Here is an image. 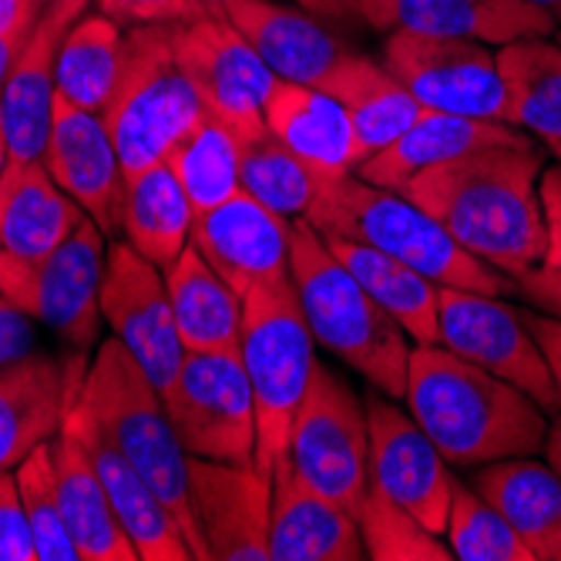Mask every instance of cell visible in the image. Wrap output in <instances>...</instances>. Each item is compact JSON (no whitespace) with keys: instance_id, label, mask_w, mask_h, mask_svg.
I'll list each match as a JSON object with an SVG mask.
<instances>
[{"instance_id":"603a6c76","label":"cell","mask_w":561,"mask_h":561,"mask_svg":"<svg viewBox=\"0 0 561 561\" xmlns=\"http://www.w3.org/2000/svg\"><path fill=\"white\" fill-rule=\"evenodd\" d=\"M226 18L283 81L320 88L327 75L353 50L317 14L306 8L276 4V0H232Z\"/></svg>"},{"instance_id":"836d02e7","label":"cell","mask_w":561,"mask_h":561,"mask_svg":"<svg viewBox=\"0 0 561 561\" xmlns=\"http://www.w3.org/2000/svg\"><path fill=\"white\" fill-rule=\"evenodd\" d=\"M327 239V236H323ZM333 256L356 276L383 310L407 330L414 343H437V299L440 286L421 276L417 270L403 266L387 252L350 242V239H327Z\"/></svg>"},{"instance_id":"f5cc1de1","label":"cell","mask_w":561,"mask_h":561,"mask_svg":"<svg viewBox=\"0 0 561 561\" xmlns=\"http://www.w3.org/2000/svg\"><path fill=\"white\" fill-rule=\"evenodd\" d=\"M195 4L202 11H209V14H226V8L232 4V0H195Z\"/></svg>"},{"instance_id":"db71d44e","label":"cell","mask_w":561,"mask_h":561,"mask_svg":"<svg viewBox=\"0 0 561 561\" xmlns=\"http://www.w3.org/2000/svg\"><path fill=\"white\" fill-rule=\"evenodd\" d=\"M8 159H11V148H8V138H4V125H0V172H4Z\"/></svg>"},{"instance_id":"52a82bcc","label":"cell","mask_w":561,"mask_h":561,"mask_svg":"<svg viewBox=\"0 0 561 561\" xmlns=\"http://www.w3.org/2000/svg\"><path fill=\"white\" fill-rule=\"evenodd\" d=\"M202 101L175 61L172 24L131 27L118 91L101 115L112 131L125 175L159 165L202 118Z\"/></svg>"},{"instance_id":"681fc988","label":"cell","mask_w":561,"mask_h":561,"mask_svg":"<svg viewBox=\"0 0 561 561\" xmlns=\"http://www.w3.org/2000/svg\"><path fill=\"white\" fill-rule=\"evenodd\" d=\"M31 31H34V27H31ZM31 31H27V34H31ZM27 34H0V98H4L11 68H14V61H18V50H21V44L27 41Z\"/></svg>"},{"instance_id":"f35d334b","label":"cell","mask_w":561,"mask_h":561,"mask_svg":"<svg viewBox=\"0 0 561 561\" xmlns=\"http://www.w3.org/2000/svg\"><path fill=\"white\" fill-rule=\"evenodd\" d=\"M356 522H360L364 551L374 561H454L447 541H440L437 531L421 525L407 507H400L374 484L360 501Z\"/></svg>"},{"instance_id":"5bb4252c","label":"cell","mask_w":561,"mask_h":561,"mask_svg":"<svg viewBox=\"0 0 561 561\" xmlns=\"http://www.w3.org/2000/svg\"><path fill=\"white\" fill-rule=\"evenodd\" d=\"M101 317L165 397L185 360L165 270L148 263L131 242H112L101 276Z\"/></svg>"},{"instance_id":"277c9868","label":"cell","mask_w":561,"mask_h":561,"mask_svg":"<svg viewBox=\"0 0 561 561\" xmlns=\"http://www.w3.org/2000/svg\"><path fill=\"white\" fill-rule=\"evenodd\" d=\"M289 279L313 340L360 374L370 390L403 400L411 370V336L333 256L310 219H293Z\"/></svg>"},{"instance_id":"ee69618b","label":"cell","mask_w":561,"mask_h":561,"mask_svg":"<svg viewBox=\"0 0 561 561\" xmlns=\"http://www.w3.org/2000/svg\"><path fill=\"white\" fill-rule=\"evenodd\" d=\"M34 340H37L34 317H27L18 302H11L4 293H0V370L37 353Z\"/></svg>"},{"instance_id":"9c48e42d","label":"cell","mask_w":561,"mask_h":561,"mask_svg":"<svg viewBox=\"0 0 561 561\" xmlns=\"http://www.w3.org/2000/svg\"><path fill=\"white\" fill-rule=\"evenodd\" d=\"M105 239L108 236L94 226V219L84 216L81 226L37 263L0 249V293L71 346L88 350L105 320L101 317Z\"/></svg>"},{"instance_id":"e0dca14e","label":"cell","mask_w":561,"mask_h":561,"mask_svg":"<svg viewBox=\"0 0 561 561\" xmlns=\"http://www.w3.org/2000/svg\"><path fill=\"white\" fill-rule=\"evenodd\" d=\"M192 501L213 561H270L273 478L252 465L188 457Z\"/></svg>"},{"instance_id":"74e56055","label":"cell","mask_w":561,"mask_h":561,"mask_svg":"<svg viewBox=\"0 0 561 561\" xmlns=\"http://www.w3.org/2000/svg\"><path fill=\"white\" fill-rule=\"evenodd\" d=\"M444 541L454 561H535L531 548L504 522V515L468 481H454Z\"/></svg>"},{"instance_id":"d4e9b609","label":"cell","mask_w":561,"mask_h":561,"mask_svg":"<svg viewBox=\"0 0 561 561\" xmlns=\"http://www.w3.org/2000/svg\"><path fill=\"white\" fill-rule=\"evenodd\" d=\"M491 145H535V138L525 128L507 125V122H488V118L424 108L421 118L397 141H390L387 148L364 159L356 175L364 182L400 192L414 175L434 165H444L450 159L471 156V151L491 148Z\"/></svg>"},{"instance_id":"11a10c76","label":"cell","mask_w":561,"mask_h":561,"mask_svg":"<svg viewBox=\"0 0 561 561\" xmlns=\"http://www.w3.org/2000/svg\"><path fill=\"white\" fill-rule=\"evenodd\" d=\"M548 148H551V151H554V159H558V162H561V141H554V145H548Z\"/></svg>"},{"instance_id":"f546056e","label":"cell","mask_w":561,"mask_h":561,"mask_svg":"<svg viewBox=\"0 0 561 561\" xmlns=\"http://www.w3.org/2000/svg\"><path fill=\"white\" fill-rule=\"evenodd\" d=\"M175 327L185 353H239L242 296L188 242L165 270Z\"/></svg>"},{"instance_id":"6da1fadb","label":"cell","mask_w":561,"mask_h":561,"mask_svg":"<svg viewBox=\"0 0 561 561\" xmlns=\"http://www.w3.org/2000/svg\"><path fill=\"white\" fill-rule=\"evenodd\" d=\"M545 156L535 145H491L414 175L400 192L427 209L471 256L507 279L545 260L541 182Z\"/></svg>"},{"instance_id":"d590c367","label":"cell","mask_w":561,"mask_h":561,"mask_svg":"<svg viewBox=\"0 0 561 561\" xmlns=\"http://www.w3.org/2000/svg\"><path fill=\"white\" fill-rule=\"evenodd\" d=\"M239 148L242 141L209 112H202L195 128L172 148L165 162L185 188L195 213H209L242 192Z\"/></svg>"},{"instance_id":"4fadbf2b","label":"cell","mask_w":561,"mask_h":561,"mask_svg":"<svg viewBox=\"0 0 561 561\" xmlns=\"http://www.w3.org/2000/svg\"><path fill=\"white\" fill-rule=\"evenodd\" d=\"M437 343L465 360L491 370L535 397L548 414H561L548 356L528 330L525 313L501 302V296L440 286Z\"/></svg>"},{"instance_id":"484cf974","label":"cell","mask_w":561,"mask_h":561,"mask_svg":"<svg viewBox=\"0 0 561 561\" xmlns=\"http://www.w3.org/2000/svg\"><path fill=\"white\" fill-rule=\"evenodd\" d=\"M84 219V209L50 179L41 159H8L0 172V249L21 260L50 256Z\"/></svg>"},{"instance_id":"1f68e13d","label":"cell","mask_w":561,"mask_h":561,"mask_svg":"<svg viewBox=\"0 0 561 561\" xmlns=\"http://www.w3.org/2000/svg\"><path fill=\"white\" fill-rule=\"evenodd\" d=\"M192 222L195 209L169 162L125 175L122 232L128 236L125 242H131V249H138L148 263L169 270L192 239Z\"/></svg>"},{"instance_id":"7bdbcfd3","label":"cell","mask_w":561,"mask_h":561,"mask_svg":"<svg viewBox=\"0 0 561 561\" xmlns=\"http://www.w3.org/2000/svg\"><path fill=\"white\" fill-rule=\"evenodd\" d=\"M299 4L317 18L364 24L383 34L393 31V0H299Z\"/></svg>"},{"instance_id":"83f0119b","label":"cell","mask_w":561,"mask_h":561,"mask_svg":"<svg viewBox=\"0 0 561 561\" xmlns=\"http://www.w3.org/2000/svg\"><path fill=\"white\" fill-rule=\"evenodd\" d=\"M50 454H55L65 528L81 561H138V551L125 535L108 491L101 484L81 440L61 427V434L50 440Z\"/></svg>"},{"instance_id":"9a60e30c","label":"cell","mask_w":561,"mask_h":561,"mask_svg":"<svg viewBox=\"0 0 561 561\" xmlns=\"http://www.w3.org/2000/svg\"><path fill=\"white\" fill-rule=\"evenodd\" d=\"M370 424V484L407 507L421 525L444 535L454 481L444 454L424 434V427L400 411L393 397L370 390L364 397Z\"/></svg>"},{"instance_id":"9f6ffc18","label":"cell","mask_w":561,"mask_h":561,"mask_svg":"<svg viewBox=\"0 0 561 561\" xmlns=\"http://www.w3.org/2000/svg\"><path fill=\"white\" fill-rule=\"evenodd\" d=\"M558 44H561V34H558Z\"/></svg>"},{"instance_id":"6f0895ef","label":"cell","mask_w":561,"mask_h":561,"mask_svg":"<svg viewBox=\"0 0 561 561\" xmlns=\"http://www.w3.org/2000/svg\"><path fill=\"white\" fill-rule=\"evenodd\" d=\"M44 4H50V0H44Z\"/></svg>"},{"instance_id":"7a4b0ae2","label":"cell","mask_w":561,"mask_h":561,"mask_svg":"<svg viewBox=\"0 0 561 561\" xmlns=\"http://www.w3.org/2000/svg\"><path fill=\"white\" fill-rule=\"evenodd\" d=\"M403 400L454 468H478L545 450V407L440 343H417L411 350Z\"/></svg>"},{"instance_id":"8992f818","label":"cell","mask_w":561,"mask_h":561,"mask_svg":"<svg viewBox=\"0 0 561 561\" xmlns=\"http://www.w3.org/2000/svg\"><path fill=\"white\" fill-rule=\"evenodd\" d=\"M313 346V330L289 276L242 296L239 360L256 400V471L266 478L286 457L296 407L317 367Z\"/></svg>"},{"instance_id":"5b68a950","label":"cell","mask_w":561,"mask_h":561,"mask_svg":"<svg viewBox=\"0 0 561 561\" xmlns=\"http://www.w3.org/2000/svg\"><path fill=\"white\" fill-rule=\"evenodd\" d=\"M306 219L313 222L320 236L374 245L437 286L484 296L515 293V279H507L484 260L471 256L414 198H407L397 188L364 182L356 172L323 179Z\"/></svg>"},{"instance_id":"f1b7e54d","label":"cell","mask_w":561,"mask_h":561,"mask_svg":"<svg viewBox=\"0 0 561 561\" xmlns=\"http://www.w3.org/2000/svg\"><path fill=\"white\" fill-rule=\"evenodd\" d=\"M320 88L330 91L346 108L367 159L374 151L387 148L390 141H397L424 112V105L411 94V88H407L387 65L360 55V50H350V55L327 75Z\"/></svg>"},{"instance_id":"4316f807","label":"cell","mask_w":561,"mask_h":561,"mask_svg":"<svg viewBox=\"0 0 561 561\" xmlns=\"http://www.w3.org/2000/svg\"><path fill=\"white\" fill-rule=\"evenodd\" d=\"M494 504L515 535L531 548L535 561H561V474L528 457L478 465L468 481Z\"/></svg>"},{"instance_id":"44dd1931","label":"cell","mask_w":561,"mask_h":561,"mask_svg":"<svg viewBox=\"0 0 561 561\" xmlns=\"http://www.w3.org/2000/svg\"><path fill=\"white\" fill-rule=\"evenodd\" d=\"M65 431L75 434L88 450L101 484L108 491L115 515L138 551V561H192V548L159 491L125 461L78 403L68 407Z\"/></svg>"},{"instance_id":"f907efd6","label":"cell","mask_w":561,"mask_h":561,"mask_svg":"<svg viewBox=\"0 0 561 561\" xmlns=\"http://www.w3.org/2000/svg\"><path fill=\"white\" fill-rule=\"evenodd\" d=\"M545 454L548 465L561 474V414L548 424V437H545Z\"/></svg>"},{"instance_id":"7c38bea8","label":"cell","mask_w":561,"mask_h":561,"mask_svg":"<svg viewBox=\"0 0 561 561\" xmlns=\"http://www.w3.org/2000/svg\"><path fill=\"white\" fill-rule=\"evenodd\" d=\"M383 65L424 108L512 125L497 50L481 41L397 27L383 37Z\"/></svg>"},{"instance_id":"7dc6e473","label":"cell","mask_w":561,"mask_h":561,"mask_svg":"<svg viewBox=\"0 0 561 561\" xmlns=\"http://www.w3.org/2000/svg\"><path fill=\"white\" fill-rule=\"evenodd\" d=\"M528 320V330L535 333L538 346L545 350L548 356V367L554 374V387H558V403H561V320L548 317V313H525Z\"/></svg>"},{"instance_id":"30bf717a","label":"cell","mask_w":561,"mask_h":561,"mask_svg":"<svg viewBox=\"0 0 561 561\" xmlns=\"http://www.w3.org/2000/svg\"><path fill=\"white\" fill-rule=\"evenodd\" d=\"M162 400L188 457L256 468V400L239 353H185Z\"/></svg>"},{"instance_id":"ba28073f","label":"cell","mask_w":561,"mask_h":561,"mask_svg":"<svg viewBox=\"0 0 561 561\" xmlns=\"http://www.w3.org/2000/svg\"><path fill=\"white\" fill-rule=\"evenodd\" d=\"M286 461L310 488L350 507L353 515L360 512L370 488L367 407L333 367H313L310 387L293 417Z\"/></svg>"},{"instance_id":"3957f363","label":"cell","mask_w":561,"mask_h":561,"mask_svg":"<svg viewBox=\"0 0 561 561\" xmlns=\"http://www.w3.org/2000/svg\"><path fill=\"white\" fill-rule=\"evenodd\" d=\"M75 403L98 424V431L112 440L125 461L159 491L192 548V558L213 561L192 501L188 450L172 427L162 393L118 336L98 346L91 367L81 377Z\"/></svg>"},{"instance_id":"e575fe53","label":"cell","mask_w":561,"mask_h":561,"mask_svg":"<svg viewBox=\"0 0 561 561\" xmlns=\"http://www.w3.org/2000/svg\"><path fill=\"white\" fill-rule=\"evenodd\" d=\"M125 34L105 14H81L58 47V98L91 115H105L118 91Z\"/></svg>"},{"instance_id":"b9f144b4","label":"cell","mask_w":561,"mask_h":561,"mask_svg":"<svg viewBox=\"0 0 561 561\" xmlns=\"http://www.w3.org/2000/svg\"><path fill=\"white\" fill-rule=\"evenodd\" d=\"M0 561H37L18 478L0 471Z\"/></svg>"},{"instance_id":"f6af8a7d","label":"cell","mask_w":561,"mask_h":561,"mask_svg":"<svg viewBox=\"0 0 561 561\" xmlns=\"http://www.w3.org/2000/svg\"><path fill=\"white\" fill-rule=\"evenodd\" d=\"M538 192H541V213H545V232H548L541 266L561 270V162L551 169L545 165Z\"/></svg>"},{"instance_id":"cb8c5ba5","label":"cell","mask_w":561,"mask_h":561,"mask_svg":"<svg viewBox=\"0 0 561 561\" xmlns=\"http://www.w3.org/2000/svg\"><path fill=\"white\" fill-rule=\"evenodd\" d=\"M266 131L310 165L320 179H340L367 159L356 128L340 101L317 88L276 78L266 98Z\"/></svg>"},{"instance_id":"4dcf8cb0","label":"cell","mask_w":561,"mask_h":561,"mask_svg":"<svg viewBox=\"0 0 561 561\" xmlns=\"http://www.w3.org/2000/svg\"><path fill=\"white\" fill-rule=\"evenodd\" d=\"M397 27L494 47L554 34V21L528 0H393V31Z\"/></svg>"},{"instance_id":"8d00e7d4","label":"cell","mask_w":561,"mask_h":561,"mask_svg":"<svg viewBox=\"0 0 561 561\" xmlns=\"http://www.w3.org/2000/svg\"><path fill=\"white\" fill-rule=\"evenodd\" d=\"M239 182L266 209L283 219H306L320 195L323 179L289 151L276 135H260L239 148Z\"/></svg>"},{"instance_id":"d6986e66","label":"cell","mask_w":561,"mask_h":561,"mask_svg":"<svg viewBox=\"0 0 561 561\" xmlns=\"http://www.w3.org/2000/svg\"><path fill=\"white\" fill-rule=\"evenodd\" d=\"M91 0H50L44 4L34 31L18 50L4 98H0V125L11 148V159H41L50 135V115H55V65L58 47L71 24L88 11Z\"/></svg>"},{"instance_id":"2e32d148","label":"cell","mask_w":561,"mask_h":561,"mask_svg":"<svg viewBox=\"0 0 561 561\" xmlns=\"http://www.w3.org/2000/svg\"><path fill=\"white\" fill-rule=\"evenodd\" d=\"M41 162L101 232H122L125 172L105 118L75 108L65 98H55V115H50V135Z\"/></svg>"},{"instance_id":"816d5d0a","label":"cell","mask_w":561,"mask_h":561,"mask_svg":"<svg viewBox=\"0 0 561 561\" xmlns=\"http://www.w3.org/2000/svg\"><path fill=\"white\" fill-rule=\"evenodd\" d=\"M531 8H538L541 14H548L554 21V27H561V0H528Z\"/></svg>"},{"instance_id":"ab89813d","label":"cell","mask_w":561,"mask_h":561,"mask_svg":"<svg viewBox=\"0 0 561 561\" xmlns=\"http://www.w3.org/2000/svg\"><path fill=\"white\" fill-rule=\"evenodd\" d=\"M18 491L24 515L34 535V551L37 561H81L61 515L58 501V474H55V454H50V440L34 447L24 461L14 468Z\"/></svg>"},{"instance_id":"bcb514c9","label":"cell","mask_w":561,"mask_h":561,"mask_svg":"<svg viewBox=\"0 0 561 561\" xmlns=\"http://www.w3.org/2000/svg\"><path fill=\"white\" fill-rule=\"evenodd\" d=\"M515 293L538 313L561 320V270L535 266L522 279H515Z\"/></svg>"},{"instance_id":"ac0fdd59","label":"cell","mask_w":561,"mask_h":561,"mask_svg":"<svg viewBox=\"0 0 561 561\" xmlns=\"http://www.w3.org/2000/svg\"><path fill=\"white\" fill-rule=\"evenodd\" d=\"M293 222L266 209L249 192L226 198L209 213H195L192 245L239 296L289 276Z\"/></svg>"},{"instance_id":"d6a6232c","label":"cell","mask_w":561,"mask_h":561,"mask_svg":"<svg viewBox=\"0 0 561 561\" xmlns=\"http://www.w3.org/2000/svg\"><path fill=\"white\" fill-rule=\"evenodd\" d=\"M497 71L512 125L561 141V44L558 37H522L497 47Z\"/></svg>"},{"instance_id":"8fae6325","label":"cell","mask_w":561,"mask_h":561,"mask_svg":"<svg viewBox=\"0 0 561 561\" xmlns=\"http://www.w3.org/2000/svg\"><path fill=\"white\" fill-rule=\"evenodd\" d=\"M172 50L202 108L213 118H219L239 141L266 135L263 108L276 75L226 14H202L172 24Z\"/></svg>"},{"instance_id":"ffe728a7","label":"cell","mask_w":561,"mask_h":561,"mask_svg":"<svg viewBox=\"0 0 561 561\" xmlns=\"http://www.w3.org/2000/svg\"><path fill=\"white\" fill-rule=\"evenodd\" d=\"M81 377V360L58 364L47 353L0 370V471L18 468L34 447L61 434Z\"/></svg>"},{"instance_id":"7402d4cb","label":"cell","mask_w":561,"mask_h":561,"mask_svg":"<svg viewBox=\"0 0 561 561\" xmlns=\"http://www.w3.org/2000/svg\"><path fill=\"white\" fill-rule=\"evenodd\" d=\"M360 558H367V551L356 515L306 484L283 457L273 471L270 561H360Z\"/></svg>"},{"instance_id":"c3c4849f","label":"cell","mask_w":561,"mask_h":561,"mask_svg":"<svg viewBox=\"0 0 561 561\" xmlns=\"http://www.w3.org/2000/svg\"><path fill=\"white\" fill-rule=\"evenodd\" d=\"M44 11V0H0V34H27Z\"/></svg>"},{"instance_id":"60d3db41","label":"cell","mask_w":561,"mask_h":561,"mask_svg":"<svg viewBox=\"0 0 561 561\" xmlns=\"http://www.w3.org/2000/svg\"><path fill=\"white\" fill-rule=\"evenodd\" d=\"M98 14L112 18L122 31L128 27H151V24H182L192 18H202L195 0H94Z\"/></svg>"}]
</instances>
